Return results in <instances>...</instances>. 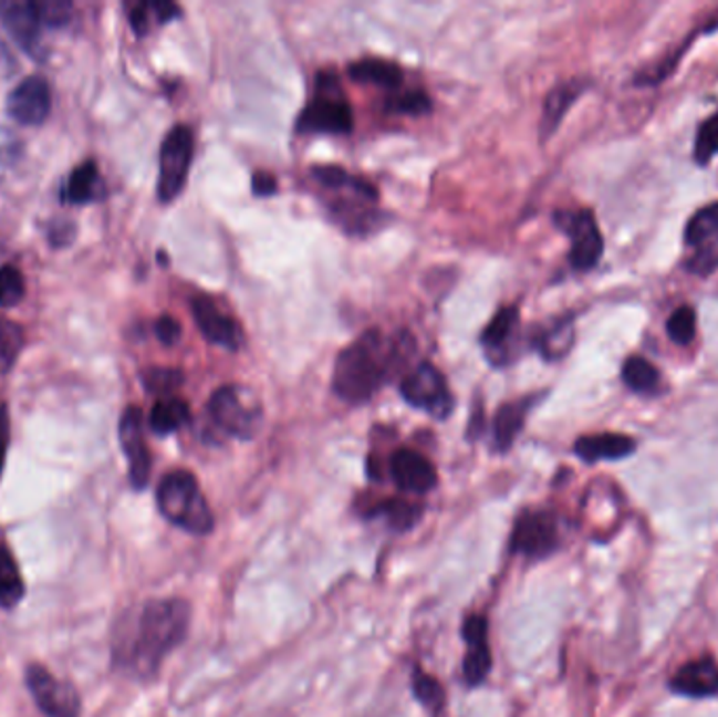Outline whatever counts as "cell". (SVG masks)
<instances>
[{"label":"cell","mask_w":718,"mask_h":717,"mask_svg":"<svg viewBox=\"0 0 718 717\" xmlns=\"http://www.w3.org/2000/svg\"><path fill=\"white\" fill-rule=\"evenodd\" d=\"M9 116L23 127L42 125L51 114V89L42 76H28L9 93Z\"/></svg>","instance_id":"obj_13"},{"label":"cell","mask_w":718,"mask_h":717,"mask_svg":"<svg viewBox=\"0 0 718 717\" xmlns=\"http://www.w3.org/2000/svg\"><path fill=\"white\" fill-rule=\"evenodd\" d=\"M715 156H718V110L698 128L694 158L699 167H706Z\"/></svg>","instance_id":"obj_32"},{"label":"cell","mask_w":718,"mask_h":717,"mask_svg":"<svg viewBox=\"0 0 718 717\" xmlns=\"http://www.w3.org/2000/svg\"><path fill=\"white\" fill-rule=\"evenodd\" d=\"M636 450V443L624 434H595L582 436L574 444V453L586 464L599 461H620L631 457Z\"/></svg>","instance_id":"obj_19"},{"label":"cell","mask_w":718,"mask_h":717,"mask_svg":"<svg viewBox=\"0 0 718 717\" xmlns=\"http://www.w3.org/2000/svg\"><path fill=\"white\" fill-rule=\"evenodd\" d=\"M575 329L574 318L565 316L554 320L547 329H540L535 333L532 343L535 350L542 354V358L554 362L565 358L570 350L574 347Z\"/></svg>","instance_id":"obj_22"},{"label":"cell","mask_w":718,"mask_h":717,"mask_svg":"<svg viewBox=\"0 0 718 717\" xmlns=\"http://www.w3.org/2000/svg\"><path fill=\"white\" fill-rule=\"evenodd\" d=\"M589 89V83L582 79H574L568 83L554 86L553 91L547 95L544 100V110H542V123H540V135L542 142L549 139L554 131L561 125V121L565 118L568 110L574 106L577 97Z\"/></svg>","instance_id":"obj_20"},{"label":"cell","mask_w":718,"mask_h":717,"mask_svg":"<svg viewBox=\"0 0 718 717\" xmlns=\"http://www.w3.org/2000/svg\"><path fill=\"white\" fill-rule=\"evenodd\" d=\"M25 684L30 695L46 717L81 716V696L67 682L58 679L41 665H30L25 672Z\"/></svg>","instance_id":"obj_10"},{"label":"cell","mask_w":718,"mask_h":717,"mask_svg":"<svg viewBox=\"0 0 718 717\" xmlns=\"http://www.w3.org/2000/svg\"><path fill=\"white\" fill-rule=\"evenodd\" d=\"M296 131L309 135H347L353 131V110L332 72L318 76V93L299 114Z\"/></svg>","instance_id":"obj_4"},{"label":"cell","mask_w":718,"mask_h":717,"mask_svg":"<svg viewBox=\"0 0 718 717\" xmlns=\"http://www.w3.org/2000/svg\"><path fill=\"white\" fill-rule=\"evenodd\" d=\"M540 396L542 394L526 396L521 401L504 402L496 411L492 423L493 450L496 453H507L509 448H513L517 436L521 434V429L526 425L528 413L532 411V406Z\"/></svg>","instance_id":"obj_18"},{"label":"cell","mask_w":718,"mask_h":717,"mask_svg":"<svg viewBox=\"0 0 718 717\" xmlns=\"http://www.w3.org/2000/svg\"><path fill=\"white\" fill-rule=\"evenodd\" d=\"M350 76L355 83L397 89L404 83V70L381 58H366L350 65Z\"/></svg>","instance_id":"obj_24"},{"label":"cell","mask_w":718,"mask_h":717,"mask_svg":"<svg viewBox=\"0 0 718 717\" xmlns=\"http://www.w3.org/2000/svg\"><path fill=\"white\" fill-rule=\"evenodd\" d=\"M718 236V202L699 209L685 228V245L701 247Z\"/></svg>","instance_id":"obj_29"},{"label":"cell","mask_w":718,"mask_h":717,"mask_svg":"<svg viewBox=\"0 0 718 717\" xmlns=\"http://www.w3.org/2000/svg\"><path fill=\"white\" fill-rule=\"evenodd\" d=\"M156 335L165 345H175L181 337V324L173 316H163L156 322Z\"/></svg>","instance_id":"obj_40"},{"label":"cell","mask_w":718,"mask_h":717,"mask_svg":"<svg viewBox=\"0 0 718 717\" xmlns=\"http://www.w3.org/2000/svg\"><path fill=\"white\" fill-rule=\"evenodd\" d=\"M23 579L13 553L0 545V606L13 609L23 598Z\"/></svg>","instance_id":"obj_27"},{"label":"cell","mask_w":718,"mask_h":717,"mask_svg":"<svg viewBox=\"0 0 718 717\" xmlns=\"http://www.w3.org/2000/svg\"><path fill=\"white\" fill-rule=\"evenodd\" d=\"M158 509L166 520L185 532L205 537L215 528V516L194 474L175 469L160 480L156 492Z\"/></svg>","instance_id":"obj_3"},{"label":"cell","mask_w":718,"mask_h":717,"mask_svg":"<svg viewBox=\"0 0 718 717\" xmlns=\"http://www.w3.org/2000/svg\"><path fill=\"white\" fill-rule=\"evenodd\" d=\"M387 106L393 110V112H399V114H425V112H431V97L420 91V89H412V91H404L395 97H389V104Z\"/></svg>","instance_id":"obj_36"},{"label":"cell","mask_w":718,"mask_h":717,"mask_svg":"<svg viewBox=\"0 0 718 717\" xmlns=\"http://www.w3.org/2000/svg\"><path fill=\"white\" fill-rule=\"evenodd\" d=\"M2 22L7 25L9 34L25 49H32L39 39L41 18L34 2H15L9 4L2 13Z\"/></svg>","instance_id":"obj_23"},{"label":"cell","mask_w":718,"mask_h":717,"mask_svg":"<svg viewBox=\"0 0 718 717\" xmlns=\"http://www.w3.org/2000/svg\"><path fill=\"white\" fill-rule=\"evenodd\" d=\"M710 30H718V22L715 25H710Z\"/></svg>","instance_id":"obj_44"},{"label":"cell","mask_w":718,"mask_h":717,"mask_svg":"<svg viewBox=\"0 0 718 717\" xmlns=\"http://www.w3.org/2000/svg\"><path fill=\"white\" fill-rule=\"evenodd\" d=\"M25 295V280L18 268L4 266L0 268V305L13 308Z\"/></svg>","instance_id":"obj_35"},{"label":"cell","mask_w":718,"mask_h":717,"mask_svg":"<svg viewBox=\"0 0 718 717\" xmlns=\"http://www.w3.org/2000/svg\"><path fill=\"white\" fill-rule=\"evenodd\" d=\"M118 436L123 444L124 455L128 461V480L133 488L142 490L149 482L152 474V457L144 438V413L137 406H128L124 411Z\"/></svg>","instance_id":"obj_11"},{"label":"cell","mask_w":718,"mask_h":717,"mask_svg":"<svg viewBox=\"0 0 718 717\" xmlns=\"http://www.w3.org/2000/svg\"><path fill=\"white\" fill-rule=\"evenodd\" d=\"M559 548V524L549 511H523L514 520L511 551L530 560H542Z\"/></svg>","instance_id":"obj_9"},{"label":"cell","mask_w":718,"mask_h":717,"mask_svg":"<svg viewBox=\"0 0 718 717\" xmlns=\"http://www.w3.org/2000/svg\"><path fill=\"white\" fill-rule=\"evenodd\" d=\"M23 333L18 324L0 322V373H7L20 356Z\"/></svg>","instance_id":"obj_34"},{"label":"cell","mask_w":718,"mask_h":717,"mask_svg":"<svg viewBox=\"0 0 718 717\" xmlns=\"http://www.w3.org/2000/svg\"><path fill=\"white\" fill-rule=\"evenodd\" d=\"M311 177L322 188L345 194L350 198H362V200H368V202H376L378 200V190L370 181H366L364 177L351 175L350 170H345L343 167L318 165V167L311 169Z\"/></svg>","instance_id":"obj_21"},{"label":"cell","mask_w":718,"mask_h":717,"mask_svg":"<svg viewBox=\"0 0 718 717\" xmlns=\"http://www.w3.org/2000/svg\"><path fill=\"white\" fill-rule=\"evenodd\" d=\"M208 413L226 434L240 440L254 438L263 422L261 404L250 389L240 385H223L212 392Z\"/></svg>","instance_id":"obj_5"},{"label":"cell","mask_w":718,"mask_h":717,"mask_svg":"<svg viewBox=\"0 0 718 717\" xmlns=\"http://www.w3.org/2000/svg\"><path fill=\"white\" fill-rule=\"evenodd\" d=\"M718 268V236L715 240L699 247L698 253L687 261V270L691 274H712Z\"/></svg>","instance_id":"obj_38"},{"label":"cell","mask_w":718,"mask_h":717,"mask_svg":"<svg viewBox=\"0 0 718 717\" xmlns=\"http://www.w3.org/2000/svg\"><path fill=\"white\" fill-rule=\"evenodd\" d=\"M191 314L205 335L208 343L226 347V350H240L242 345V329L240 324L217 305L212 297L196 295L191 299Z\"/></svg>","instance_id":"obj_12"},{"label":"cell","mask_w":718,"mask_h":717,"mask_svg":"<svg viewBox=\"0 0 718 717\" xmlns=\"http://www.w3.org/2000/svg\"><path fill=\"white\" fill-rule=\"evenodd\" d=\"M412 690H414V696L423 705H427L429 709H439L444 705V688H441V684L433 675L425 674L418 667H414V674H412Z\"/></svg>","instance_id":"obj_33"},{"label":"cell","mask_w":718,"mask_h":717,"mask_svg":"<svg viewBox=\"0 0 718 717\" xmlns=\"http://www.w3.org/2000/svg\"><path fill=\"white\" fill-rule=\"evenodd\" d=\"M191 419V411L187 406V402L181 398H163L156 402L152 413H149V427L154 434L158 436H168L177 429H181Z\"/></svg>","instance_id":"obj_26"},{"label":"cell","mask_w":718,"mask_h":717,"mask_svg":"<svg viewBox=\"0 0 718 717\" xmlns=\"http://www.w3.org/2000/svg\"><path fill=\"white\" fill-rule=\"evenodd\" d=\"M462 637L469 646L462 675L469 686H481L492 672V653L488 644V619L481 614H472L462 625Z\"/></svg>","instance_id":"obj_15"},{"label":"cell","mask_w":718,"mask_h":717,"mask_svg":"<svg viewBox=\"0 0 718 717\" xmlns=\"http://www.w3.org/2000/svg\"><path fill=\"white\" fill-rule=\"evenodd\" d=\"M391 476L399 490L412 495H427L437 486V469L425 455L412 448H399L393 453Z\"/></svg>","instance_id":"obj_16"},{"label":"cell","mask_w":718,"mask_h":717,"mask_svg":"<svg viewBox=\"0 0 718 717\" xmlns=\"http://www.w3.org/2000/svg\"><path fill=\"white\" fill-rule=\"evenodd\" d=\"M37 4V11H39V18H41L42 23H49V25H63V23L70 20V2H63V0H49V2H34Z\"/></svg>","instance_id":"obj_39"},{"label":"cell","mask_w":718,"mask_h":717,"mask_svg":"<svg viewBox=\"0 0 718 717\" xmlns=\"http://www.w3.org/2000/svg\"><path fill=\"white\" fill-rule=\"evenodd\" d=\"M696 331H698V316L691 305H680L666 322V333L677 345H689L696 337Z\"/></svg>","instance_id":"obj_31"},{"label":"cell","mask_w":718,"mask_h":717,"mask_svg":"<svg viewBox=\"0 0 718 717\" xmlns=\"http://www.w3.org/2000/svg\"><path fill=\"white\" fill-rule=\"evenodd\" d=\"M7 448H9V411L7 406L0 404V474L7 459Z\"/></svg>","instance_id":"obj_43"},{"label":"cell","mask_w":718,"mask_h":717,"mask_svg":"<svg viewBox=\"0 0 718 717\" xmlns=\"http://www.w3.org/2000/svg\"><path fill=\"white\" fill-rule=\"evenodd\" d=\"M399 392L410 406L429 413L439 422L448 419L454 411V396L448 381L431 362H420L408 373L399 385Z\"/></svg>","instance_id":"obj_7"},{"label":"cell","mask_w":718,"mask_h":717,"mask_svg":"<svg viewBox=\"0 0 718 717\" xmlns=\"http://www.w3.org/2000/svg\"><path fill=\"white\" fill-rule=\"evenodd\" d=\"M191 611L179 598L147 602L135 623V633L124 642L123 663L139 677H152L189 630Z\"/></svg>","instance_id":"obj_2"},{"label":"cell","mask_w":718,"mask_h":717,"mask_svg":"<svg viewBox=\"0 0 718 717\" xmlns=\"http://www.w3.org/2000/svg\"><path fill=\"white\" fill-rule=\"evenodd\" d=\"M128 20H131V28L137 32V37H145V34L149 32V25L154 22L152 11H149V2L137 4V7L131 11Z\"/></svg>","instance_id":"obj_41"},{"label":"cell","mask_w":718,"mask_h":717,"mask_svg":"<svg viewBox=\"0 0 718 717\" xmlns=\"http://www.w3.org/2000/svg\"><path fill=\"white\" fill-rule=\"evenodd\" d=\"M100 190H102V177L97 165L93 160H86L70 175L63 188V200L70 205H84L97 200Z\"/></svg>","instance_id":"obj_25"},{"label":"cell","mask_w":718,"mask_h":717,"mask_svg":"<svg viewBox=\"0 0 718 717\" xmlns=\"http://www.w3.org/2000/svg\"><path fill=\"white\" fill-rule=\"evenodd\" d=\"M420 507L412 506L408 501L393 499L374 507L370 513L376 518H385L387 524L395 530H408L420 520Z\"/></svg>","instance_id":"obj_30"},{"label":"cell","mask_w":718,"mask_h":717,"mask_svg":"<svg viewBox=\"0 0 718 717\" xmlns=\"http://www.w3.org/2000/svg\"><path fill=\"white\" fill-rule=\"evenodd\" d=\"M252 191L254 196H271L278 191V181L268 170H257L252 175Z\"/></svg>","instance_id":"obj_42"},{"label":"cell","mask_w":718,"mask_h":717,"mask_svg":"<svg viewBox=\"0 0 718 717\" xmlns=\"http://www.w3.org/2000/svg\"><path fill=\"white\" fill-rule=\"evenodd\" d=\"M622 380L636 394H654L659 387V371L643 356H631L622 366Z\"/></svg>","instance_id":"obj_28"},{"label":"cell","mask_w":718,"mask_h":717,"mask_svg":"<svg viewBox=\"0 0 718 717\" xmlns=\"http://www.w3.org/2000/svg\"><path fill=\"white\" fill-rule=\"evenodd\" d=\"M412 352L414 339L408 333L385 335L378 329H370L350 343L334 362V394L353 404L370 401L410 358Z\"/></svg>","instance_id":"obj_1"},{"label":"cell","mask_w":718,"mask_h":717,"mask_svg":"<svg viewBox=\"0 0 718 717\" xmlns=\"http://www.w3.org/2000/svg\"><path fill=\"white\" fill-rule=\"evenodd\" d=\"M554 226L572 240L570 263L577 272H589L603 257V233L599 230L595 212L591 209H563L554 211Z\"/></svg>","instance_id":"obj_6"},{"label":"cell","mask_w":718,"mask_h":717,"mask_svg":"<svg viewBox=\"0 0 718 717\" xmlns=\"http://www.w3.org/2000/svg\"><path fill=\"white\" fill-rule=\"evenodd\" d=\"M144 383L147 392L168 396L184 383V375L175 368H152L145 373Z\"/></svg>","instance_id":"obj_37"},{"label":"cell","mask_w":718,"mask_h":717,"mask_svg":"<svg viewBox=\"0 0 718 717\" xmlns=\"http://www.w3.org/2000/svg\"><path fill=\"white\" fill-rule=\"evenodd\" d=\"M670 688L677 695L689 698L718 696V665L710 656H701L685 663L670 679Z\"/></svg>","instance_id":"obj_17"},{"label":"cell","mask_w":718,"mask_h":717,"mask_svg":"<svg viewBox=\"0 0 718 717\" xmlns=\"http://www.w3.org/2000/svg\"><path fill=\"white\" fill-rule=\"evenodd\" d=\"M517 339H519V310L514 305H507L493 314L488 326L483 329L479 343L486 352L488 362L500 368L511 364Z\"/></svg>","instance_id":"obj_14"},{"label":"cell","mask_w":718,"mask_h":717,"mask_svg":"<svg viewBox=\"0 0 718 717\" xmlns=\"http://www.w3.org/2000/svg\"><path fill=\"white\" fill-rule=\"evenodd\" d=\"M191 160H194L191 128L187 125L170 128L160 146V175H158L160 202H170L184 191Z\"/></svg>","instance_id":"obj_8"}]
</instances>
